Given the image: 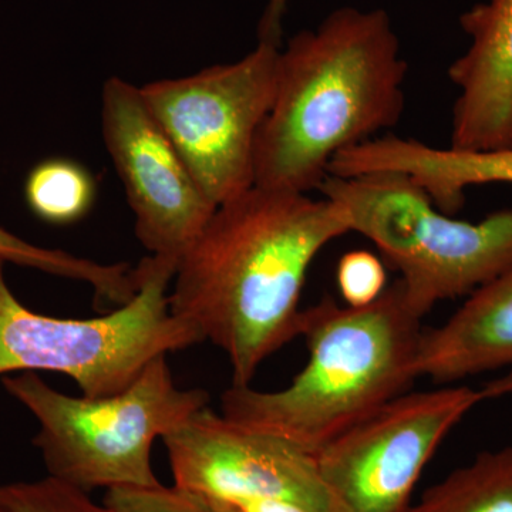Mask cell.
<instances>
[{"label": "cell", "mask_w": 512, "mask_h": 512, "mask_svg": "<svg viewBox=\"0 0 512 512\" xmlns=\"http://www.w3.org/2000/svg\"><path fill=\"white\" fill-rule=\"evenodd\" d=\"M202 500L205 501L211 512H238L234 505L225 503V501L211 500V498H202Z\"/></svg>", "instance_id": "603a6c76"}, {"label": "cell", "mask_w": 512, "mask_h": 512, "mask_svg": "<svg viewBox=\"0 0 512 512\" xmlns=\"http://www.w3.org/2000/svg\"><path fill=\"white\" fill-rule=\"evenodd\" d=\"M175 487L211 500L279 498L332 512L315 456L210 406L163 437Z\"/></svg>", "instance_id": "30bf717a"}, {"label": "cell", "mask_w": 512, "mask_h": 512, "mask_svg": "<svg viewBox=\"0 0 512 512\" xmlns=\"http://www.w3.org/2000/svg\"><path fill=\"white\" fill-rule=\"evenodd\" d=\"M101 133L150 255L178 261L217 205L202 191L140 87L110 77L101 90Z\"/></svg>", "instance_id": "9c48e42d"}, {"label": "cell", "mask_w": 512, "mask_h": 512, "mask_svg": "<svg viewBox=\"0 0 512 512\" xmlns=\"http://www.w3.org/2000/svg\"><path fill=\"white\" fill-rule=\"evenodd\" d=\"M0 258L10 264L36 269L45 274L84 282L93 288L100 306L124 305L136 292L134 269L128 264H99L62 249L37 247L0 227Z\"/></svg>", "instance_id": "9a60e30c"}, {"label": "cell", "mask_w": 512, "mask_h": 512, "mask_svg": "<svg viewBox=\"0 0 512 512\" xmlns=\"http://www.w3.org/2000/svg\"><path fill=\"white\" fill-rule=\"evenodd\" d=\"M512 369V264L467 296L439 326L421 336L417 373L453 384Z\"/></svg>", "instance_id": "4fadbf2b"}, {"label": "cell", "mask_w": 512, "mask_h": 512, "mask_svg": "<svg viewBox=\"0 0 512 512\" xmlns=\"http://www.w3.org/2000/svg\"><path fill=\"white\" fill-rule=\"evenodd\" d=\"M406 60L383 9L333 10L279 52L274 103L256 141L255 185L309 194L340 151L396 127Z\"/></svg>", "instance_id": "7a4b0ae2"}, {"label": "cell", "mask_w": 512, "mask_h": 512, "mask_svg": "<svg viewBox=\"0 0 512 512\" xmlns=\"http://www.w3.org/2000/svg\"><path fill=\"white\" fill-rule=\"evenodd\" d=\"M0 512H12L9 510L8 507H6L5 504L2 503V501H0Z\"/></svg>", "instance_id": "cb8c5ba5"}, {"label": "cell", "mask_w": 512, "mask_h": 512, "mask_svg": "<svg viewBox=\"0 0 512 512\" xmlns=\"http://www.w3.org/2000/svg\"><path fill=\"white\" fill-rule=\"evenodd\" d=\"M339 292L346 305H370L380 298L387 288L384 265L375 254L352 251L343 255L336 271Z\"/></svg>", "instance_id": "d6986e66"}, {"label": "cell", "mask_w": 512, "mask_h": 512, "mask_svg": "<svg viewBox=\"0 0 512 512\" xmlns=\"http://www.w3.org/2000/svg\"><path fill=\"white\" fill-rule=\"evenodd\" d=\"M2 383L39 423L33 446L49 476L86 493L160 484L151 464L154 441L210 404L205 390L175 384L167 356L113 396H69L37 373L5 376Z\"/></svg>", "instance_id": "277c9868"}, {"label": "cell", "mask_w": 512, "mask_h": 512, "mask_svg": "<svg viewBox=\"0 0 512 512\" xmlns=\"http://www.w3.org/2000/svg\"><path fill=\"white\" fill-rule=\"evenodd\" d=\"M373 173L406 175L427 192L440 211L456 215L464 207L468 188L512 184V147L456 150L387 134L340 151L329 165V174L335 177Z\"/></svg>", "instance_id": "7c38bea8"}, {"label": "cell", "mask_w": 512, "mask_h": 512, "mask_svg": "<svg viewBox=\"0 0 512 512\" xmlns=\"http://www.w3.org/2000/svg\"><path fill=\"white\" fill-rule=\"evenodd\" d=\"M423 318L400 279L359 308L325 296L302 311L299 336L309 359L301 372L275 392L232 384L222 393L221 413L315 456L419 377Z\"/></svg>", "instance_id": "3957f363"}, {"label": "cell", "mask_w": 512, "mask_h": 512, "mask_svg": "<svg viewBox=\"0 0 512 512\" xmlns=\"http://www.w3.org/2000/svg\"><path fill=\"white\" fill-rule=\"evenodd\" d=\"M483 402L487 400L510 399L512 397V369L503 376L494 377L480 387Z\"/></svg>", "instance_id": "7402d4cb"}, {"label": "cell", "mask_w": 512, "mask_h": 512, "mask_svg": "<svg viewBox=\"0 0 512 512\" xmlns=\"http://www.w3.org/2000/svg\"><path fill=\"white\" fill-rule=\"evenodd\" d=\"M407 512H512V447L478 454L427 488Z\"/></svg>", "instance_id": "5bb4252c"}, {"label": "cell", "mask_w": 512, "mask_h": 512, "mask_svg": "<svg viewBox=\"0 0 512 512\" xmlns=\"http://www.w3.org/2000/svg\"><path fill=\"white\" fill-rule=\"evenodd\" d=\"M349 232L348 214L328 198L254 185L218 205L178 259L171 312L225 353L232 384L249 386L298 338L309 269Z\"/></svg>", "instance_id": "6da1fadb"}, {"label": "cell", "mask_w": 512, "mask_h": 512, "mask_svg": "<svg viewBox=\"0 0 512 512\" xmlns=\"http://www.w3.org/2000/svg\"><path fill=\"white\" fill-rule=\"evenodd\" d=\"M288 2L289 0H266L264 13L259 20V42L281 46L282 20L288 9Z\"/></svg>", "instance_id": "ffe728a7"}, {"label": "cell", "mask_w": 512, "mask_h": 512, "mask_svg": "<svg viewBox=\"0 0 512 512\" xmlns=\"http://www.w3.org/2000/svg\"><path fill=\"white\" fill-rule=\"evenodd\" d=\"M229 504L234 505L238 512H313L303 505L279 498H244Z\"/></svg>", "instance_id": "44dd1931"}, {"label": "cell", "mask_w": 512, "mask_h": 512, "mask_svg": "<svg viewBox=\"0 0 512 512\" xmlns=\"http://www.w3.org/2000/svg\"><path fill=\"white\" fill-rule=\"evenodd\" d=\"M5 264L0 258V377L60 373L73 379L83 396H113L157 357L204 342L197 329L171 312L175 259L148 255L136 268L133 298L92 319L30 311L6 282Z\"/></svg>", "instance_id": "5b68a950"}, {"label": "cell", "mask_w": 512, "mask_h": 512, "mask_svg": "<svg viewBox=\"0 0 512 512\" xmlns=\"http://www.w3.org/2000/svg\"><path fill=\"white\" fill-rule=\"evenodd\" d=\"M281 47L140 87L148 109L215 205L255 185L259 131L274 103Z\"/></svg>", "instance_id": "52a82bcc"}, {"label": "cell", "mask_w": 512, "mask_h": 512, "mask_svg": "<svg viewBox=\"0 0 512 512\" xmlns=\"http://www.w3.org/2000/svg\"><path fill=\"white\" fill-rule=\"evenodd\" d=\"M318 191L339 204L350 229L370 239L399 272L421 316L437 303L471 295L512 264V208L478 222L457 220L399 173L328 175Z\"/></svg>", "instance_id": "8992f818"}, {"label": "cell", "mask_w": 512, "mask_h": 512, "mask_svg": "<svg viewBox=\"0 0 512 512\" xmlns=\"http://www.w3.org/2000/svg\"><path fill=\"white\" fill-rule=\"evenodd\" d=\"M103 504L111 512H211L198 495L161 483L154 487L110 488Z\"/></svg>", "instance_id": "ac0fdd59"}, {"label": "cell", "mask_w": 512, "mask_h": 512, "mask_svg": "<svg viewBox=\"0 0 512 512\" xmlns=\"http://www.w3.org/2000/svg\"><path fill=\"white\" fill-rule=\"evenodd\" d=\"M470 46L448 67L458 89L450 147H512V0H484L460 16Z\"/></svg>", "instance_id": "8fae6325"}, {"label": "cell", "mask_w": 512, "mask_h": 512, "mask_svg": "<svg viewBox=\"0 0 512 512\" xmlns=\"http://www.w3.org/2000/svg\"><path fill=\"white\" fill-rule=\"evenodd\" d=\"M480 403L468 386L406 392L330 441L315 458L332 512H407L437 448Z\"/></svg>", "instance_id": "ba28073f"}, {"label": "cell", "mask_w": 512, "mask_h": 512, "mask_svg": "<svg viewBox=\"0 0 512 512\" xmlns=\"http://www.w3.org/2000/svg\"><path fill=\"white\" fill-rule=\"evenodd\" d=\"M23 194L37 220L67 227L82 221L93 210L97 184L79 161L50 157L39 161L26 175Z\"/></svg>", "instance_id": "2e32d148"}, {"label": "cell", "mask_w": 512, "mask_h": 512, "mask_svg": "<svg viewBox=\"0 0 512 512\" xmlns=\"http://www.w3.org/2000/svg\"><path fill=\"white\" fill-rule=\"evenodd\" d=\"M0 501L12 512H111L86 491L50 476L2 485Z\"/></svg>", "instance_id": "e0dca14e"}]
</instances>
